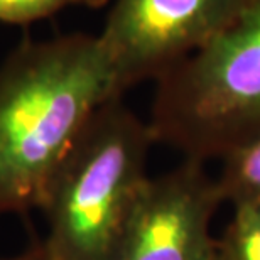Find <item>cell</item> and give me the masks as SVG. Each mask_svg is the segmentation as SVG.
Wrapping results in <instances>:
<instances>
[{
	"label": "cell",
	"instance_id": "9",
	"mask_svg": "<svg viewBox=\"0 0 260 260\" xmlns=\"http://www.w3.org/2000/svg\"><path fill=\"white\" fill-rule=\"evenodd\" d=\"M2 260H51L46 248L43 247V243L38 242L34 245H30L27 250H24L22 253L15 257H9V258H2Z\"/></svg>",
	"mask_w": 260,
	"mask_h": 260
},
{
	"label": "cell",
	"instance_id": "3",
	"mask_svg": "<svg viewBox=\"0 0 260 260\" xmlns=\"http://www.w3.org/2000/svg\"><path fill=\"white\" fill-rule=\"evenodd\" d=\"M149 127L155 142L201 162L223 159L260 132V0L160 76Z\"/></svg>",
	"mask_w": 260,
	"mask_h": 260
},
{
	"label": "cell",
	"instance_id": "5",
	"mask_svg": "<svg viewBox=\"0 0 260 260\" xmlns=\"http://www.w3.org/2000/svg\"><path fill=\"white\" fill-rule=\"evenodd\" d=\"M221 203L205 162L184 157L145 181L113 260H211V221Z\"/></svg>",
	"mask_w": 260,
	"mask_h": 260
},
{
	"label": "cell",
	"instance_id": "4",
	"mask_svg": "<svg viewBox=\"0 0 260 260\" xmlns=\"http://www.w3.org/2000/svg\"><path fill=\"white\" fill-rule=\"evenodd\" d=\"M250 0H115L98 38L118 96L183 63Z\"/></svg>",
	"mask_w": 260,
	"mask_h": 260
},
{
	"label": "cell",
	"instance_id": "6",
	"mask_svg": "<svg viewBox=\"0 0 260 260\" xmlns=\"http://www.w3.org/2000/svg\"><path fill=\"white\" fill-rule=\"evenodd\" d=\"M221 160L216 184L223 203L260 200V132Z\"/></svg>",
	"mask_w": 260,
	"mask_h": 260
},
{
	"label": "cell",
	"instance_id": "7",
	"mask_svg": "<svg viewBox=\"0 0 260 260\" xmlns=\"http://www.w3.org/2000/svg\"><path fill=\"white\" fill-rule=\"evenodd\" d=\"M213 260H260V200L235 203Z\"/></svg>",
	"mask_w": 260,
	"mask_h": 260
},
{
	"label": "cell",
	"instance_id": "1",
	"mask_svg": "<svg viewBox=\"0 0 260 260\" xmlns=\"http://www.w3.org/2000/svg\"><path fill=\"white\" fill-rule=\"evenodd\" d=\"M120 98L98 36L24 39L0 64V215L39 210L103 103Z\"/></svg>",
	"mask_w": 260,
	"mask_h": 260
},
{
	"label": "cell",
	"instance_id": "10",
	"mask_svg": "<svg viewBox=\"0 0 260 260\" xmlns=\"http://www.w3.org/2000/svg\"><path fill=\"white\" fill-rule=\"evenodd\" d=\"M213 257H215V255H213ZM211 260H213V258H211Z\"/></svg>",
	"mask_w": 260,
	"mask_h": 260
},
{
	"label": "cell",
	"instance_id": "8",
	"mask_svg": "<svg viewBox=\"0 0 260 260\" xmlns=\"http://www.w3.org/2000/svg\"><path fill=\"white\" fill-rule=\"evenodd\" d=\"M108 0H0V22L30 24L58 14L66 7L96 9Z\"/></svg>",
	"mask_w": 260,
	"mask_h": 260
},
{
	"label": "cell",
	"instance_id": "2",
	"mask_svg": "<svg viewBox=\"0 0 260 260\" xmlns=\"http://www.w3.org/2000/svg\"><path fill=\"white\" fill-rule=\"evenodd\" d=\"M147 122L122 98L103 103L61 162L39 210L48 233L41 240L51 260H113L128 216L144 188Z\"/></svg>",
	"mask_w": 260,
	"mask_h": 260
}]
</instances>
